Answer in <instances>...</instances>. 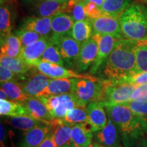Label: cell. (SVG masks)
<instances>
[{
  "mask_svg": "<svg viewBox=\"0 0 147 147\" xmlns=\"http://www.w3.org/2000/svg\"><path fill=\"white\" fill-rule=\"evenodd\" d=\"M120 133L125 147H134L147 134V121L123 105H104Z\"/></svg>",
  "mask_w": 147,
  "mask_h": 147,
  "instance_id": "cell-1",
  "label": "cell"
},
{
  "mask_svg": "<svg viewBox=\"0 0 147 147\" xmlns=\"http://www.w3.org/2000/svg\"><path fill=\"white\" fill-rule=\"evenodd\" d=\"M137 45L138 41L126 38L117 42L104 66L103 72L106 78L116 81L134 75Z\"/></svg>",
  "mask_w": 147,
  "mask_h": 147,
  "instance_id": "cell-2",
  "label": "cell"
},
{
  "mask_svg": "<svg viewBox=\"0 0 147 147\" xmlns=\"http://www.w3.org/2000/svg\"><path fill=\"white\" fill-rule=\"evenodd\" d=\"M122 36L126 39L141 41L147 39V18L143 5L134 3L119 18Z\"/></svg>",
  "mask_w": 147,
  "mask_h": 147,
  "instance_id": "cell-3",
  "label": "cell"
},
{
  "mask_svg": "<svg viewBox=\"0 0 147 147\" xmlns=\"http://www.w3.org/2000/svg\"><path fill=\"white\" fill-rule=\"evenodd\" d=\"M103 85L102 102L104 105H118L131 102L132 94L138 87L109 79L103 80Z\"/></svg>",
  "mask_w": 147,
  "mask_h": 147,
  "instance_id": "cell-4",
  "label": "cell"
},
{
  "mask_svg": "<svg viewBox=\"0 0 147 147\" xmlns=\"http://www.w3.org/2000/svg\"><path fill=\"white\" fill-rule=\"evenodd\" d=\"M104 85L103 80H92L76 78L72 93L80 102L82 108H86L92 102H102Z\"/></svg>",
  "mask_w": 147,
  "mask_h": 147,
  "instance_id": "cell-5",
  "label": "cell"
},
{
  "mask_svg": "<svg viewBox=\"0 0 147 147\" xmlns=\"http://www.w3.org/2000/svg\"><path fill=\"white\" fill-rule=\"evenodd\" d=\"M40 73L43 74L48 78L52 79L60 78H82L89 79L92 80H98L99 79L95 76L87 74H79L71 69H66L63 66L44 61L40 60L35 66Z\"/></svg>",
  "mask_w": 147,
  "mask_h": 147,
  "instance_id": "cell-6",
  "label": "cell"
},
{
  "mask_svg": "<svg viewBox=\"0 0 147 147\" xmlns=\"http://www.w3.org/2000/svg\"><path fill=\"white\" fill-rule=\"evenodd\" d=\"M92 38H94L98 44V53L97 57L91 68V73L95 74L113 52L117 42L123 38L113 35H102L99 34H94L92 36Z\"/></svg>",
  "mask_w": 147,
  "mask_h": 147,
  "instance_id": "cell-7",
  "label": "cell"
},
{
  "mask_svg": "<svg viewBox=\"0 0 147 147\" xmlns=\"http://www.w3.org/2000/svg\"><path fill=\"white\" fill-rule=\"evenodd\" d=\"M51 41L58 47L63 59L66 63L69 66L76 65L81 45L69 35L58 37L51 36Z\"/></svg>",
  "mask_w": 147,
  "mask_h": 147,
  "instance_id": "cell-8",
  "label": "cell"
},
{
  "mask_svg": "<svg viewBox=\"0 0 147 147\" xmlns=\"http://www.w3.org/2000/svg\"><path fill=\"white\" fill-rule=\"evenodd\" d=\"M51 43V38H41L32 45L22 48L21 54L18 57L32 67H35L41 60L45 50Z\"/></svg>",
  "mask_w": 147,
  "mask_h": 147,
  "instance_id": "cell-9",
  "label": "cell"
},
{
  "mask_svg": "<svg viewBox=\"0 0 147 147\" xmlns=\"http://www.w3.org/2000/svg\"><path fill=\"white\" fill-rule=\"evenodd\" d=\"M118 17L104 14L96 19H91L94 34L113 35L122 38L120 20Z\"/></svg>",
  "mask_w": 147,
  "mask_h": 147,
  "instance_id": "cell-10",
  "label": "cell"
},
{
  "mask_svg": "<svg viewBox=\"0 0 147 147\" xmlns=\"http://www.w3.org/2000/svg\"><path fill=\"white\" fill-rule=\"evenodd\" d=\"M105 106L102 102H90L86 106L87 113V123L91 127L93 132L102 130L108 122Z\"/></svg>",
  "mask_w": 147,
  "mask_h": 147,
  "instance_id": "cell-11",
  "label": "cell"
},
{
  "mask_svg": "<svg viewBox=\"0 0 147 147\" xmlns=\"http://www.w3.org/2000/svg\"><path fill=\"white\" fill-rule=\"evenodd\" d=\"M119 134L117 127L108 117L106 126L102 130L95 132V140L96 142L107 147H123Z\"/></svg>",
  "mask_w": 147,
  "mask_h": 147,
  "instance_id": "cell-12",
  "label": "cell"
},
{
  "mask_svg": "<svg viewBox=\"0 0 147 147\" xmlns=\"http://www.w3.org/2000/svg\"><path fill=\"white\" fill-rule=\"evenodd\" d=\"M98 53V44L91 37L90 40L81 45L80 53L77 59L76 69L80 71H85L91 65H93Z\"/></svg>",
  "mask_w": 147,
  "mask_h": 147,
  "instance_id": "cell-13",
  "label": "cell"
},
{
  "mask_svg": "<svg viewBox=\"0 0 147 147\" xmlns=\"http://www.w3.org/2000/svg\"><path fill=\"white\" fill-rule=\"evenodd\" d=\"M49 80L45 75L39 71H36L26 80L20 82L25 93L29 97H38L49 84Z\"/></svg>",
  "mask_w": 147,
  "mask_h": 147,
  "instance_id": "cell-14",
  "label": "cell"
},
{
  "mask_svg": "<svg viewBox=\"0 0 147 147\" xmlns=\"http://www.w3.org/2000/svg\"><path fill=\"white\" fill-rule=\"evenodd\" d=\"M76 79L60 78L50 80L47 87L38 97L72 93Z\"/></svg>",
  "mask_w": 147,
  "mask_h": 147,
  "instance_id": "cell-15",
  "label": "cell"
},
{
  "mask_svg": "<svg viewBox=\"0 0 147 147\" xmlns=\"http://www.w3.org/2000/svg\"><path fill=\"white\" fill-rule=\"evenodd\" d=\"M52 18L30 16L24 20L21 29L38 33L42 38H50L49 36L52 29Z\"/></svg>",
  "mask_w": 147,
  "mask_h": 147,
  "instance_id": "cell-16",
  "label": "cell"
},
{
  "mask_svg": "<svg viewBox=\"0 0 147 147\" xmlns=\"http://www.w3.org/2000/svg\"><path fill=\"white\" fill-rule=\"evenodd\" d=\"M67 1H55L47 0L37 1L34 4V10L40 17H53L67 11L68 7Z\"/></svg>",
  "mask_w": 147,
  "mask_h": 147,
  "instance_id": "cell-17",
  "label": "cell"
},
{
  "mask_svg": "<svg viewBox=\"0 0 147 147\" xmlns=\"http://www.w3.org/2000/svg\"><path fill=\"white\" fill-rule=\"evenodd\" d=\"M93 131L87 123L73 125L71 131V142L78 147H87L92 144Z\"/></svg>",
  "mask_w": 147,
  "mask_h": 147,
  "instance_id": "cell-18",
  "label": "cell"
},
{
  "mask_svg": "<svg viewBox=\"0 0 147 147\" xmlns=\"http://www.w3.org/2000/svg\"><path fill=\"white\" fill-rule=\"evenodd\" d=\"M52 129L49 125H40L25 132L21 147H38Z\"/></svg>",
  "mask_w": 147,
  "mask_h": 147,
  "instance_id": "cell-19",
  "label": "cell"
},
{
  "mask_svg": "<svg viewBox=\"0 0 147 147\" xmlns=\"http://www.w3.org/2000/svg\"><path fill=\"white\" fill-rule=\"evenodd\" d=\"M23 104L31 117L37 120L51 122L55 119L52 117L45 104L38 97H29Z\"/></svg>",
  "mask_w": 147,
  "mask_h": 147,
  "instance_id": "cell-20",
  "label": "cell"
},
{
  "mask_svg": "<svg viewBox=\"0 0 147 147\" xmlns=\"http://www.w3.org/2000/svg\"><path fill=\"white\" fill-rule=\"evenodd\" d=\"M74 23L72 17L65 12L53 16L51 22L53 34L51 36H70Z\"/></svg>",
  "mask_w": 147,
  "mask_h": 147,
  "instance_id": "cell-21",
  "label": "cell"
},
{
  "mask_svg": "<svg viewBox=\"0 0 147 147\" xmlns=\"http://www.w3.org/2000/svg\"><path fill=\"white\" fill-rule=\"evenodd\" d=\"M55 119L51 122H45V121L37 120L33 117L23 116V117H10V118L5 120L4 122L18 129L27 132L35 127L40 125H49L53 128V125L55 123Z\"/></svg>",
  "mask_w": 147,
  "mask_h": 147,
  "instance_id": "cell-22",
  "label": "cell"
},
{
  "mask_svg": "<svg viewBox=\"0 0 147 147\" xmlns=\"http://www.w3.org/2000/svg\"><path fill=\"white\" fill-rule=\"evenodd\" d=\"M73 125L67 123L63 119H57L56 123L52 129L53 139L56 147H62L71 142V131Z\"/></svg>",
  "mask_w": 147,
  "mask_h": 147,
  "instance_id": "cell-23",
  "label": "cell"
},
{
  "mask_svg": "<svg viewBox=\"0 0 147 147\" xmlns=\"http://www.w3.org/2000/svg\"><path fill=\"white\" fill-rule=\"evenodd\" d=\"M93 27L91 19L87 18L84 21H76L70 32V36L80 45H82L87 42L92 37Z\"/></svg>",
  "mask_w": 147,
  "mask_h": 147,
  "instance_id": "cell-24",
  "label": "cell"
},
{
  "mask_svg": "<svg viewBox=\"0 0 147 147\" xmlns=\"http://www.w3.org/2000/svg\"><path fill=\"white\" fill-rule=\"evenodd\" d=\"M0 115L9 117H31L23 103L4 100H0Z\"/></svg>",
  "mask_w": 147,
  "mask_h": 147,
  "instance_id": "cell-25",
  "label": "cell"
},
{
  "mask_svg": "<svg viewBox=\"0 0 147 147\" xmlns=\"http://www.w3.org/2000/svg\"><path fill=\"white\" fill-rule=\"evenodd\" d=\"M21 42L15 34L9 35L1 39V54L10 57H18L21 54Z\"/></svg>",
  "mask_w": 147,
  "mask_h": 147,
  "instance_id": "cell-26",
  "label": "cell"
},
{
  "mask_svg": "<svg viewBox=\"0 0 147 147\" xmlns=\"http://www.w3.org/2000/svg\"><path fill=\"white\" fill-rule=\"evenodd\" d=\"M131 0H104L101 9L104 14L120 18L129 7Z\"/></svg>",
  "mask_w": 147,
  "mask_h": 147,
  "instance_id": "cell-27",
  "label": "cell"
},
{
  "mask_svg": "<svg viewBox=\"0 0 147 147\" xmlns=\"http://www.w3.org/2000/svg\"><path fill=\"white\" fill-rule=\"evenodd\" d=\"M1 89L5 91L8 95V99L14 102L24 104L29 97L23 91L20 83L15 81H9L1 83Z\"/></svg>",
  "mask_w": 147,
  "mask_h": 147,
  "instance_id": "cell-28",
  "label": "cell"
},
{
  "mask_svg": "<svg viewBox=\"0 0 147 147\" xmlns=\"http://www.w3.org/2000/svg\"><path fill=\"white\" fill-rule=\"evenodd\" d=\"M0 63L1 65L8 67L17 76L26 74L32 68L20 57H10L1 54L0 57Z\"/></svg>",
  "mask_w": 147,
  "mask_h": 147,
  "instance_id": "cell-29",
  "label": "cell"
},
{
  "mask_svg": "<svg viewBox=\"0 0 147 147\" xmlns=\"http://www.w3.org/2000/svg\"><path fill=\"white\" fill-rule=\"evenodd\" d=\"M136 67L134 75L147 71V46L140 45L138 42L135 49Z\"/></svg>",
  "mask_w": 147,
  "mask_h": 147,
  "instance_id": "cell-30",
  "label": "cell"
},
{
  "mask_svg": "<svg viewBox=\"0 0 147 147\" xmlns=\"http://www.w3.org/2000/svg\"><path fill=\"white\" fill-rule=\"evenodd\" d=\"M12 21L11 13L7 6L1 5L0 8V34L1 39L11 34Z\"/></svg>",
  "mask_w": 147,
  "mask_h": 147,
  "instance_id": "cell-31",
  "label": "cell"
},
{
  "mask_svg": "<svg viewBox=\"0 0 147 147\" xmlns=\"http://www.w3.org/2000/svg\"><path fill=\"white\" fill-rule=\"evenodd\" d=\"M63 121L71 125L87 123V113L86 108L76 107L69 110L66 113Z\"/></svg>",
  "mask_w": 147,
  "mask_h": 147,
  "instance_id": "cell-32",
  "label": "cell"
},
{
  "mask_svg": "<svg viewBox=\"0 0 147 147\" xmlns=\"http://www.w3.org/2000/svg\"><path fill=\"white\" fill-rule=\"evenodd\" d=\"M41 61L50 62V63L57 64L61 66H63L64 65L63 57L61 55L58 47L52 42L45 50L41 58Z\"/></svg>",
  "mask_w": 147,
  "mask_h": 147,
  "instance_id": "cell-33",
  "label": "cell"
},
{
  "mask_svg": "<svg viewBox=\"0 0 147 147\" xmlns=\"http://www.w3.org/2000/svg\"><path fill=\"white\" fill-rule=\"evenodd\" d=\"M15 35L17 36L21 40L23 47L32 45L33 44L36 43L40 38H42L38 33L23 29L16 31Z\"/></svg>",
  "mask_w": 147,
  "mask_h": 147,
  "instance_id": "cell-34",
  "label": "cell"
},
{
  "mask_svg": "<svg viewBox=\"0 0 147 147\" xmlns=\"http://www.w3.org/2000/svg\"><path fill=\"white\" fill-rule=\"evenodd\" d=\"M123 105L129 108L130 110L135 113L136 115L144 118L145 120H147V101L146 102H136V101H131L120 104Z\"/></svg>",
  "mask_w": 147,
  "mask_h": 147,
  "instance_id": "cell-35",
  "label": "cell"
},
{
  "mask_svg": "<svg viewBox=\"0 0 147 147\" xmlns=\"http://www.w3.org/2000/svg\"><path fill=\"white\" fill-rule=\"evenodd\" d=\"M116 81L131 84L136 86L147 84V71L132 75L131 76L126 77V78L121 79L119 80H116Z\"/></svg>",
  "mask_w": 147,
  "mask_h": 147,
  "instance_id": "cell-36",
  "label": "cell"
},
{
  "mask_svg": "<svg viewBox=\"0 0 147 147\" xmlns=\"http://www.w3.org/2000/svg\"><path fill=\"white\" fill-rule=\"evenodd\" d=\"M84 10L87 17L89 19H96L104 15V12L100 7L97 6L94 3H84Z\"/></svg>",
  "mask_w": 147,
  "mask_h": 147,
  "instance_id": "cell-37",
  "label": "cell"
},
{
  "mask_svg": "<svg viewBox=\"0 0 147 147\" xmlns=\"http://www.w3.org/2000/svg\"><path fill=\"white\" fill-rule=\"evenodd\" d=\"M71 14V17L75 21H84L87 19V15H86L85 10H84V2H81L77 3L71 9L70 12Z\"/></svg>",
  "mask_w": 147,
  "mask_h": 147,
  "instance_id": "cell-38",
  "label": "cell"
},
{
  "mask_svg": "<svg viewBox=\"0 0 147 147\" xmlns=\"http://www.w3.org/2000/svg\"><path fill=\"white\" fill-rule=\"evenodd\" d=\"M131 101L140 102L147 101V84L138 86L132 94Z\"/></svg>",
  "mask_w": 147,
  "mask_h": 147,
  "instance_id": "cell-39",
  "label": "cell"
},
{
  "mask_svg": "<svg viewBox=\"0 0 147 147\" xmlns=\"http://www.w3.org/2000/svg\"><path fill=\"white\" fill-rule=\"evenodd\" d=\"M16 78V74L11 71L8 67L4 65H0V81L1 83L5 82L14 81Z\"/></svg>",
  "mask_w": 147,
  "mask_h": 147,
  "instance_id": "cell-40",
  "label": "cell"
},
{
  "mask_svg": "<svg viewBox=\"0 0 147 147\" xmlns=\"http://www.w3.org/2000/svg\"><path fill=\"white\" fill-rule=\"evenodd\" d=\"M38 147H56V145H55L54 142V139H53L52 130H51L50 133L48 134L47 136L45 138L43 142L40 144V146Z\"/></svg>",
  "mask_w": 147,
  "mask_h": 147,
  "instance_id": "cell-41",
  "label": "cell"
},
{
  "mask_svg": "<svg viewBox=\"0 0 147 147\" xmlns=\"http://www.w3.org/2000/svg\"><path fill=\"white\" fill-rule=\"evenodd\" d=\"M0 129H1V147H4V141L5 139V131L4 127L3 126L2 124H1L0 126Z\"/></svg>",
  "mask_w": 147,
  "mask_h": 147,
  "instance_id": "cell-42",
  "label": "cell"
},
{
  "mask_svg": "<svg viewBox=\"0 0 147 147\" xmlns=\"http://www.w3.org/2000/svg\"><path fill=\"white\" fill-rule=\"evenodd\" d=\"M137 147H147V137L142 138L136 145Z\"/></svg>",
  "mask_w": 147,
  "mask_h": 147,
  "instance_id": "cell-43",
  "label": "cell"
},
{
  "mask_svg": "<svg viewBox=\"0 0 147 147\" xmlns=\"http://www.w3.org/2000/svg\"><path fill=\"white\" fill-rule=\"evenodd\" d=\"M83 1L84 3H87V2H92V3H94L96 4L97 6L100 7L102 6L103 3H104V0H83Z\"/></svg>",
  "mask_w": 147,
  "mask_h": 147,
  "instance_id": "cell-44",
  "label": "cell"
},
{
  "mask_svg": "<svg viewBox=\"0 0 147 147\" xmlns=\"http://www.w3.org/2000/svg\"><path fill=\"white\" fill-rule=\"evenodd\" d=\"M0 98H1V100H8V95H6V93H5V91H3V89L0 90Z\"/></svg>",
  "mask_w": 147,
  "mask_h": 147,
  "instance_id": "cell-45",
  "label": "cell"
},
{
  "mask_svg": "<svg viewBox=\"0 0 147 147\" xmlns=\"http://www.w3.org/2000/svg\"><path fill=\"white\" fill-rule=\"evenodd\" d=\"M62 147H76V146H75V144H74L72 142H69L68 143H67V144H65Z\"/></svg>",
  "mask_w": 147,
  "mask_h": 147,
  "instance_id": "cell-46",
  "label": "cell"
},
{
  "mask_svg": "<svg viewBox=\"0 0 147 147\" xmlns=\"http://www.w3.org/2000/svg\"><path fill=\"white\" fill-rule=\"evenodd\" d=\"M138 42L139 44H140V45L147 46V39L144 40H141V41H138Z\"/></svg>",
  "mask_w": 147,
  "mask_h": 147,
  "instance_id": "cell-47",
  "label": "cell"
},
{
  "mask_svg": "<svg viewBox=\"0 0 147 147\" xmlns=\"http://www.w3.org/2000/svg\"><path fill=\"white\" fill-rule=\"evenodd\" d=\"M36 1H47V0H36ZM49 1H65L67 0H49Z\"/></svg>",
  "mask_w": 147,
  "mask_h": 147,
  "instance_id": "cell-48",
  "label": "cell"
},
{
  "mask_svg": "<svg viewBox=\"0 0 147 147\" xmlns=\"http://www.w3.org/2000/svg\"><path fill=\"white\" fill-rule=\"evenodd\" d=\"M95 147H107V146H103V145H101L99 144V143H97L96 142H95Z\"/></svg>",
  "mask_w": 147,
  "mask_h": 147,
  "instance_id": "cell-49",
  "label": "cell"
},
{
  "mask_svg": "<svg viewBox=\"0 0 147 147\" xmlns=\"http://www.w3.org/2000/svg\"><path fill=\"white\" fill-rule=\"evenodd\" d=\"M143 8H144V11L145 15H146V17L147 18V6H145V5H143Z\"/></svg>",
  "mask_w": 147,
  "mask_h": 147,
  "instance_id": "cell-50",
  "label": "cell"
},
{
  "mask_svg": "<svg viewBox=\"0 0 147 147\" xmlns=\"http://www.w3.org/2000/svg\"><path fill=\"white\" fill-rule=\"evenodd\" d=\"M76 147H78V146H76ZM87 147H95V143H92V144H91V145H89V146H87Z\"/></svg>",
  "mask_w": 147,
  "mask_h": 147,
  "instance_id": "cell-51",
  "label": "cell"
},
{
  "mask_svg": "<svg viewBox=\"0 0 147 147\" xmlns=\"http://www.w3.org/2000/svg\"><path fill=\"white\" fill-rule=\"evenodd\" d=\"M140 1L144 3H146V4H147V0H140Z\"/></svg>",
  "mask_w": 147,
  "mask_h": 147,
  "instance_id": "cell-52",
  "label": "cell"
},
{
  "mask_svg": "<svg viewBox=\"0 0 147 147\" xmlns=\"http://www.w3.org/2000/svg\"><path fill=\"white\" fill-rule=\"evenodd\" d=\"M9 1V0H1V3H2L3 1Z\"/></svg>",
  "mask_w": 147,
  "mask_h": 147,
  "instance_id": "cell-53",
  "label": "cell"
},
{
  "mask_svg": "<svg viewBox=\"0 0 147 147\" xmlns=\"http://www.w3.org/2000/svg\"><path fill=\"white\" fill-rule=\"evenodd\" d=\"M146 121H147V120H146Z\"/></svg>",
  "mask_w": 147,
  "mask_h": 147,
  "instance_id": "cell-54",
  "label": "cell"
}]
</instances>
